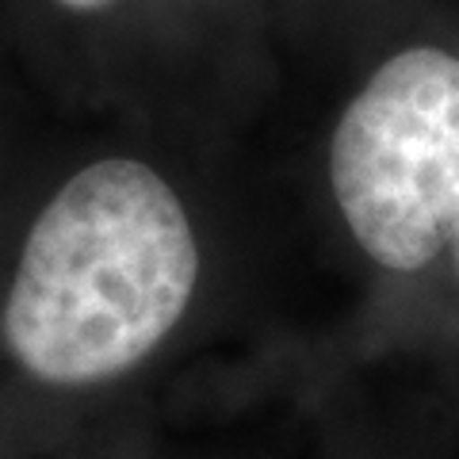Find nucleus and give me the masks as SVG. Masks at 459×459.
<instances>
[{"label": "nucleus", "instance_id": "1", "mask_svg": "<svg viewBox=\"0 0 459 459\" xmlns=\"http://www.w3.org/2000/svg\"><path fill=\"white\" fill-rule=\"evenodd\" d=\"M195 276L180 199L150 165L108 157L77 172L27 234L4 337L47 383L123 376L180 322Z\"/></svg>", "mask_w": 459, "mask_h": 459}, {"label": "nucleus", "instance_id": "2", "mask_svg": "<svg viewBox=\"0 0 459 459\" xmlns=\"http://www.w3.org/2000/svg\"><path fill=\"white\" fill-rule=\"evenodd\" d=\"M333 195L356 241L391 272H418L459 241V57L394 54L344 108Z\"/></svg>", "mask_w": 459, "mask_h": 459}, {"label": "nucleus", "instance_id": "3", "mask_svg": "<svg viewBox=\"0 0 459 459\" xmlns=\"http://www.w3.org/2000/svg\"><path fill=\"white\" fill-rule=\"evenodd\" d=\"M57 4H65V8H77V12H96V8H108L111 0H57Z\"/></svg>", "mask_w": 459, "mask_h": 459}]
</instances>
